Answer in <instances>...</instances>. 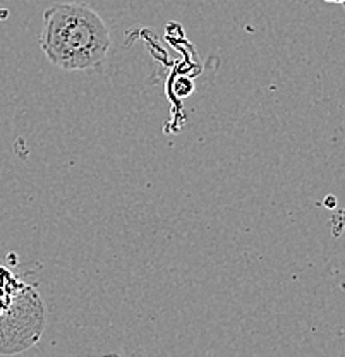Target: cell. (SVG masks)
I'll return each mask as SVG.
<instances>
[{
  "instance_id": "cell-1",
  "label": "cell",
  "mask_w": 345,
  "mask_h": 357,
  "mask_svg": "<svg viewBox=\"0 0 345 357\" xmlns=\"http://www.w3.org/2000/svg\"><path fill=\"white\" fill-rule=\"evenodd\" d=\"M38 42L48 61L64 70L95 69L112 45L100 14L77 2H59L45 9Z\"/></svg>"
},
{
  "instance_id": "cell-2",
  "label": "cell",
  "mask_w": 345,
  "mask_h": 357,
  "mask_svg": "<svg viewBox=\"0 0 345 357\" xmlns=\"http://www.w3.org/2000/svg\"><path fill=\"white\" fill-rule=\"evenodd\" d=\"M45 314L40 294L24 285L14 303L0 312V354H17L33 347L45 328Z\"/></svg>"
},
{
  "instance_id": "cell-3",
  "label": "cell",
  "mask_w": 345,
  "mask_h": 357,
  "mask_svg": "<svg viewBox=\"0 0 345 357\" xmlns=\"http://www.w3.org/2000/svg\"><path fill=\"white\" fill-rule=\"evenodd\" d=\"M24 285V282L20 280L13 271L0 266V312L6 311L14 303Z\"/></svg>"
}]
</instances>
